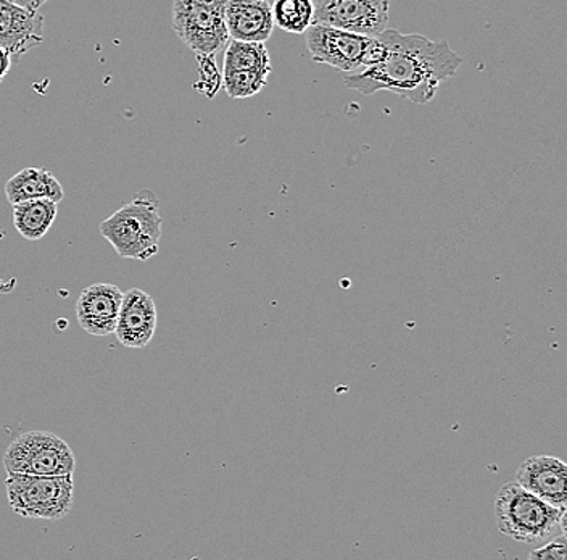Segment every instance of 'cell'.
I'll return each mask as SVG.
<instances>
[{
  "instance_id": "cell-1",
  "label": "cell",
  "mask_w": 567,
  "mask_h": 560,
  "mask_svg": "<svg viewBox=\"0 0 567 560\" xmlns=\"http://www.w3.org/2000/svg\"><path fill=\"white\" fill-rule=\"evenodd\" d=\"M384 42V59L363 72L343 78L349 90L363 95L389 91L413 104H429L442 81L455 77L463 57L446 41H432L423 34H403L385 28L379 34Z\"/></svg>"
},
{
  "instance_id": "cell-2",
  "label": "cell",
  "mask_w": 567,
  "mask_h": 560,
  "mask_svg": "<svg viewBox=\"0 0 567 560\" xmlns=\"http://www.w3.org/2000/svg\"><path fill=\"white\" fill-rule=\"evenodd\" d=\"M162 225L157 201L145 191L102 222L101 235L120 257L147 262L158 253Z\"/></svg>"
},
{
  "instance_id": "cell-3",
  "label": "cell",
  "mask_w": 567,
  "mask_h": 560,
  "mask_svg": "<svg viewBox=\"0 0 567 560\" xmlns=\"http://www.w3.org/2000/svg\"><path fill=\"white\" fill-rule=\"evenodd\" d=\"M565 513L566 509L547 505L517 481L505 485L495 499L498 530L505 537L526 544L547 540Z\"/></svg>"
},
{
  "instance_id": "cell-4",
  "label": "cell",
  "mask_w": 567,
  "mask_h": 560,
  "mask_svg": "<svg viewBox=\"0 0 567 560\" xmlns=\"http://www.w3.org/2000/svg\"><path fill=\"white\" fill-rule=\"evenodd\" d=\"M3 483L10 507L23 519L56 522L73 509V475L9 474Z\"/></svg>"
},
{
  "instance_id": "cell-5",
  "label": "cell",
  "mask_w": 567,
  "mask_h": 560,
  "mask_svg": "<svg viewBox=\"0 0 567 560\" xmlns=\"http://www.w3.org/2000/svg\"><path fill=\"white\" fill-rule=\"evenodd\" d=\"M7 474L73 475L76 459L69 442L51 431H27L10 442L3 454Z\"/></svg>"
},
{
  "instance_id": "cell-6",
  "label": "cell",
  "mask_w": 567,
  "mask_h": 560,
  "mask_svg": "<svg viewBox=\"0 0 567 560\" xmlns=\"http://www.w3.org/2000/svg\"><path fill=\"white\" fill-rule=\"evenodd\" d=\"M313 23L340 28L364 37H379L388 28L390 0H313Z\"/></svg>"
},
{
  "instance_id": "cell-7",
  "label": "cell",
  "mask_w": 567,
  "mask_h": 560,
  "mask_svg": "<svg viewBox=\"0 0 567 560\" xmlns=\"http://www.w3.org/2000/svg\"><path fill=\"white\" fill-rule=\"evenodd\" d=\"M173 30L197 55H215L229 42L223 10L173 6Z\"/></svg>"
},
{
  "instance_id": "cell-8",
  "label": "cell",
  "mask_w": 567,
  "mask_h": 560,
  "mask_svg": "<svg viewBox=\"0 0 567 560\" xmlns=\"http://www.w3.org/2000/svg\"><path fill=\"white\" fill-rule=\"evenodd\" d=\"M371 37L313 23L305 31L307 48L317 63L332 67L339 72H354L361 69L364 49Z\"/></svg>"
},
{
  "instance_id": "cell-9",
  "label": "cell",
  "mask_w": 567,
  "mask_h": 560,
  "mask_svg": "<svg viewBox=\"0 0 567 560\" xmlns=\"http://www.w3.org/2000/svg\"><path fill=\"white\" fill-rule=\"evenodd\" d=\"M516 481L547 505L567 509V466L558 457H527L516 471Z\"/></svg>"
},
{
  "instance_id": "cell-10",
  "label": "cell",
  "mask_w": 567,
  "mask_h": 560,
  "mask_svg": "<svg viewBox=\"0 0 567 560\" xmlns=\"http://www.w3.org/2000/svg\"><path fill=\"white\" fill-rule=\"evenodd\" d=\"M123 291L112 283H95L78 297V324L92 336L112 335L118 322L123 303Z\"/></svg>"
},
{
  "instance_id": "cell-11",
  "label": "cell",
  "mask_w": 567,
  "mask_h": 560,
  "mask_svg": "<svg viewBox=\"0 0 567 560\" xmlns=\"http://www.w3.org/2000/svg\"><path fill=\"white\" fill-rule=\"evenodd\" d=\"M157 320V306L151 294L140 288L126 291L116 322V338L124 347L142 349L154 338Z\"/></svg>"
},
{
  "instance_id": "cell-12",
  "label": "cell",
  "mask_w": 567,
  "mask_h": 560,
  "mask_svg": "<svg viewBox=\"0 0 567 560\" xmlns=\"http://www.w3.org/2000/svg\"><path fill=\"white\" fill-rule=\"evenodd\" d=\"M44 41V17L0 0V45L12 55H24Z\"/></svg>"
},
{
  "instance_id": "cell-13",
  "label": "cell",
  "mask_w": 567,
  "mask_h": 560,
  "mask_svg": "<svg viewBox=\"0 0 567 560\" xmlns=\"http://www.w3.org/2000/svg\"><path fill=\"white\" fill-rule=\"evenodd\" d=\"M225 21L229 38L237 41L266 42L275 30L268 0H229Z\"/></svg>"
},
{
  "instance_id": "cell-14",
  "label": "cell",
  "mask_w": 567,
  "mask_h": 560,
  "mask_svg": "<svg viewBox=\"0 0 567 560\" xmlns=\"http://www.w3.org/2000/svg\"><path fill=\"white\" fill-rule=\"evenodd\" d=\"M6 196L12 205L34 200L62 202L65 191L60 181L48 170L23 169L7 181Z\"/></svg>"
},
{
  "instance_id": "cell-15",
  "label": "cell",
  "mask_w": 567,
  "mask_h": 560,
  "mask_svg": "<svg viewBox=\"0 0 567 560\" xmlns=\"http://www.w3.org/2000/svg\"><path fill=\"white\" fill-rule=\"evenodd\" d=\"M59 214V202L51 200L24 201L13 204V225L24 240L39 241L48 235Z\"/></svg>"
},
{
  "instance_id": "cell-16",
  "label": "cell",
  "mask_w": 567,
  "mask_h": 560,
  "mask_svg": "<svg viewBox=\"0 0 567 560\" xmlns=\"http://www.w3.org/2000/svg\"><path fill=\"white\" fill-rule=\"evenodd\" d=\"M237 70H261L272 72L271 59L265 42L233 41L228 42L223 73L237 72Z\"/></svg>"
},
{
  "instance_id": "cell-17",
  "label": "cell",
  "mask_w": 567,
  "mask_h": 560,
  "mask_svg": "<svg viewBox=\"0 0 567 560\" xmlns=\"http://www.w3.org/2000/svg\"><path fill=\"white\" fill-rule=\"evenodd\" d=\"M269 6L272 21L286 33L301 34L313 24V0H272Z\"/></svg>"
},
{
  "instance_id": "cell-18",
  "label": "cell",
  "mask_w": 567,
  "mask_h": 560,
  "mask_svg": "<svg viewBox=\"0 0 567 560\" xmlns=\"http://www.w3.org/2000/svg\"><path fill=\"white\" fill-rule=\"evenodd\" d=\"M269 72L261 70H237L223 73V86L233 99H248L257 95L268 83Z\"/></svg>"
},
{
  "instance_id": "cell-19",
  "label": "cell",
  "mask_w": 567,
  "mask_h": 560,
  "mask_svg": "<svg viewBox=\"0 0 567 560\" xmlns=\"http://www.w3.org/2000/svg\"><path fill=\"white\" fill-rule=\"evenodd\" d=\"M198 59V84H195L198 91L204 92L207 98L218 92L221 88L223 77L216 70L215 62H213V55H197Z\"/></svg>"
},
{
  "instance_id": "cell-20",
  "label": "cell",
  "mask_w": 567,
  "mask_h": 560,
  "mask_svg": "<svg viewBox=\"0 0 567 560\" xmlns=\"http://www.w3.org/2000/svg\"><path fill=\"white\" fill-rule=\"evenodd\" d=\"M529 559L532 560H566L567 559V544H566V534L563 533L561 537L556 538L548 544H545L544 548L535 549L529 554Z\"/></svg>"
},
{
  "instance_id": "cell-21",
  "label": "cell",
  "mask_w": 567,
  "mask_h": 560,
  "mask_svg": "<svg viewBox=\"0 0 567 560\" xmlns=\"http://www.w3.org/2000/svg\"><path fill=\"white\" fill-rule=\"evenodd\" d=\"M229 0H173V6H197L207 9L223 10L225 12Z\"/></svg>"
},
{
  "instance_id": "cell-22",
  "label": "cell",
  "mask_w": 567,
  "mask_h": 560,
  "mask_svg": "<svg viewBox=\"0 0 567 560\" xmlns=\"http://www.w3.org/2000/svg\"><path fill=\"white\" fill-rule=\"evenodd\" d=\"M7 2L21 7V9L28 10V12H39V9L49 0H7Z\"/></svg>"
},
{
  "instance_id": "cell-23",
  "label": "cell",
  "mask_w": 567,
  "mask_h": 560,
  "mask_svg": "<svg viewBox=\"0 0 567 560\" xmlns=\"http://www.w3.org/2000/svg\"><path fill=\"white\" fill-rule=\"evenodd\" d=\"M10 67H12V54L0 45V81L10 72Z\"/></svg>"
}]
</instances>
